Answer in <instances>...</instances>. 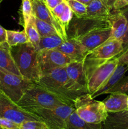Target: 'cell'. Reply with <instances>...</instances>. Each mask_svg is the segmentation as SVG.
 I'll list each match as a JSON object with an SVG mask.
<instances>
[{
	"label": "cell",
	"instance_id": "1",
	"mask_svg": "<svg viewBox=\"0 0 128 129\" xmlns=\"http://www.w3.org/2000/svg\"><path fill=\"white\" fill-rule=\"evenodd\" d=\"M36 83L72 102L78 97L88 93L85 87L69 79L65 66L56 68L43 74Z\"/></svg>",
	"mask_w": 128,
	"mask_h": 129
},
{
	"label": "cell",
	"instance_id": "2",
	"mask_svg": "<svg viewBox=\"0 0 128 129\" xmlns=\"http://www.w3.org/2000/svg\"><path fill=\"white\" fill-rule=\"evenodd\" d=\"M10 51L21 76L33 83H38L41 76L38 50L28 42L10 47Z\"/></svg>",
	"mask_w": 128,
	"mask_h": 129
},
{
	"label": "cell",
	"instance_id": "3",
	"mask_svg": "<svg viewBox=\"0 0 128 129\" xmlns=\"http://www.w3.org/2000/svg\"><path fill=\"white\" fill-rule=\"evenodd\" d=\"M118 64L117 57L107 60L85 58L84 71L87 93L92 95L96 92L112 74Z\"/></svg>",
	"mask_w": 128,
	"mask_h": 129
},
{
	"label": "cell",
	"instance_id": "4",
	"mask_svg": "<svg viewBox=\"0 0 128 129\" xmlns=\"http://www.w3.org/2000/svg\"><path fill=\"white\" fill-rule=\"evenodd\" d=\"M16 103L23 108L31 107L49 108L61 105L74 107V102L48 90L36 83L26 91Z\"/></svg>",
	"mask_w": 128,
	"mask_h": 129
},
{
	"label": "cell",
	"instance_id": "5",
	"mask_svg": "<svg viewBox=\"0 0 128 129\" xmlns=\"http://www.w3.org/2000/svg\"><path fill=\"white\" fill-rule=\"evenodd\" d=\"M74 107L78 116L88 123H103L108 115L103 102L96 100L89 93L77 98Z\"/></svg>",
	"mask_w": 128,
	"mask_h": 129
},
{
	"label": "cell",
	"instance_id": "6",
	"mask_svg": "<svg viewBox=\"0 0 128 129\" xmlns=\"http://www.w3.org/2000/svg\"><path fill=\"white\" fill-rule=\"evenodd\" d=\"M23 109L36 116L40 121L46 123L50 129H65L68 118L75 110L74 107L70 105L49 108L31 107Z\"/></svg>",
	"mask_w": 128,
	"mask_h": 129
},
{
	"label": "cell",
	"instance_id": "7",
	"mask_svg": "<svg viewBox=\"0 0 128 129\" xmlns=\"http://www.w3.org/2000/svg\"><path fill=\"white\" fill-rule=\"evenodd\" d=\"M34 83L23 77L0 69V90L16 103Z\"/></svg>",
	"mask_w": 128,
	"mask_h": 129
},
{
	"label": "cell",
	"instance_id": "8",
	"mask_svg": "<svg viewBox=\"0 0 128 129\" xmlns=\"http://www.w3.org/2000/svg\"><path fill=\"white\" fill-rule=\"evenodd\" d=\"M109 26H111L109 18H95L86 16L83 17L73 16L67 30V39L79 40L82 37L94 30Z\"/></svg>",
	"mask_w": 128,
	"mask_h": 129
},
{
	"label": "cell",
	"instance_id": "9",
	"mask_svg": "<svg viewBox=\"0 0 128 129\" xmlns=\"http://www.w3.org/2000/svg\"><path fill=\"white\" fill-rule=\"evenodd\" d=\"M0 118H6L19 125L27 120H39L38 118L19 106L0 90Z\"/></svg>",
	"mask_w": 128,
	"mask_h": 129
},
{
	"label": "cell",
	"instance_id": "10",
	"mask_svg": "<svg viewBox=\"0 0 128 129\" xmlns=\"http://www.w3.org/2000/svg\"><path fill=\"white\" fill-rule=\"evenodd\" d=\"M38 61L43 75L56 68L66 66L72 60L58 49H43L38 51Z\"/></svg>",
	"mask_w": 128,
	"mask_h": 129
},
{
	"label": "cell",
	"instance_id": "11",
	"mask_svg": "<svg viewBox=\"0 0 128 129\" xmlns=\"http://www.w3.org/2000/svg\"><path fill=\"white\" fill-rule=\"evenodd\" d=\"M124 51L122 42L119 39L109 38L97 47L89 52L87 59L107 60L116 57Z\"/></svg>",
	"mask_w": 128,
	"mask_h": 129
},
{
	"label": "cell",
	"instance_id": "12",
	"mask_svg": "<svg viewBox=\"0 0 128 129\" xmlns=\"http://www.w3.org/2000/svg\"><path fill=\"white\" fill-rule=\"evenodd\" d=\"M33 12L34 16L37 18L50 24L57 31L59 35L65 40H67V35L65 29L58 21L53 13L46 5L42 0H32Z\"/></svg>",
	"mask_w": 128,
	"mask_h": 129
},
{
	"label": "cell",
	"instance_id": "13",
	"mask_svg": "<svg viewBox=\"0 0 128 129\" xmlns=\"http://www.w3.org/2000/svg\"><path fill=\"white\" fill-rule=\"evenodd\" d=\"M111 26L97 29L87 34L78 40L80 42L88 52L95 49L111 37Z\"/></svg>",
	"mask_w": 128,
	"mask_h": 129
},
{
	"label": "cell",
	"instance_id": "14",
	"mask_svg": "<svg viewBox=\"0 0 128 129\" xmlns=\"http://www.w3.org/2000/svg\"><path fill=\"white\" fill-rule=\"evenodd\" d=\"M56 49L67 55L72 61H84L89 53L79 40L74 39L65 40Z\"/></svg>",
	"mask_w": 128,
	"mask_h": 129
},
{
	"label": "cell",
	"instance_id": "15",
	"mask_svg": "<svg viewBox=\"0 0 128 129\" xmlns=\"http://www.w3.org/2000/svg\"><path fill=\"white\" fill-rule=\"evenodd\" d=\"M111 26V38L121 40L125 36L127 29V20L120 10H113L109 17Z\"/></svg>",
	"mask_w": 128,
	"mask_h": 129
},
{
	"label": "cell",
	"instance_id": "16",
	"mask_svg": "<svg viewBox=\"0 0 128 129\" xmlns=\"http://www.w3.org/2000/svg\"><path fill=\"white\" fill-rule=\"evenodd\" d=\"M128 71V66L119 63L115 71L113 72L110 76L105 81L101 87L91 95L93 98L99 96L102 94H106L110 89L116 85L118 82L124 76V74Z\"/></svg>",
	"mask_w": 128,
	"mask_h": 129
},
{
	"label": "cell",
	"instance_id": "17",
	"mask_svg": "<svg viewBox=\"0 0 128 129\" xmlns=\"http://www.w3.org/2000/svg\"><path fill=\"white\" fill-rule=\"evenodd\" d=\"M110 95L105 98L103 103L108 112H119L127 110V93L115 92L110 93Z\"/></svg>",
	"mask_w": 128,
	"mask_h": 129
},
{
	"label": "cell",
	"instance_id": "18",
	"mask_svg": "<svg viewBox=\"0 0 128 129\" xmlns=\"http://www.w3.org/2000/svg\"><path fill=\"white\" fill-rule=\"evenodd\" d=\"M0 69L21 76L6 42L0 44Z\"/></svg>",
	"mask_w": 128,
	"mask_h": 129
},
{
	"label": "cell",
	"instance_id": "19",
	"mask_svg": "<svg viewBox=\"0 0 128 129\" xmlns=\"http://www.w3.org/2000/svg\"><path fill=\"white\" fill-rule=\"evenodd\" d=\"M104 129H128V110L119 112H108L103 122Z\"/></svg>",
	"mask_w": 128,
	"mask_h": 129
},
{
	"label": "cell",
	"instance_id": "20",
	"mask_svg": "<svg viewBox=\"0 0 128 129\" xmlns=\"http://www.w3.org/2000/svg\"><path fill=\"white\" fill-rule=\"evenodd\" d=\"M65 71L69 79L86 88L84 60L72 61L65 66Z\"/></svg>",
	"mask_w": 128,
	"mask_h": 129
},
{
	"label": "cell",
	"instance_id": "21",
	"mask_svg": "<svg viewBox=\"0 0 128 129\" xmlns=\"http://www.w3.org/2000/svg\"><path fill=\"white\" fill-rule=\"evenodd\" d=\"M112 11L100 0H92L87 6L86 16L95 18H106L110 17Z\"/></svg>",
	"mask_w": 128,
	"mask_h": 129
},
{
	"label": "cell",
	"instance_id": "22",
	"mask_svg": "<svg viewBox=\"0 0 128 129\" xmlns=\"http://www.w3.org/2000/svg\"><path fill=\"white\" fill-rule=\"evenodd\" d=\"M51 11H53L58 21L60 23L67 31L69 23L74 16L72 11L70 9L67 0L63 1Z\"/></svg>",
	"mask_w": 128,
	"mask_h": 129
},
{
	"label": "cell",
	"instance_id": "23",
	"mask_svg": "<svg viewBox=\"0 0 128 129\" xmlns=\"http://www.w3.org/2000/svg\"><path fill=\"white\" fill-rule=\"evenodd\" d=\"M65 129H104V127L103 123H90L83 120L75 110L68 118Z\"/></svg>",
	"mask_w": 128,
	"mask_h": 129
},
{
	"label": "cell",
	"instance_id": "24",
	"mask_svg": "<svg viewBox=\"0 0 128 129\" xmlns=\"http://www.w3.org/2000/svg\"><path fill=\"white\" fill-rule=\"evenodd\" d=\"M28 41L36 48L38 49L40 41V37L35 23V16L33 15L31 16L30 20L24 28Z\"/></svg>",
	"mask_w": 128,
	"mask_h": 129
},
{
	"label": "cell",
	"instance_id": "25",
	"mask_svg": "<svg viewBox=\"0 0 128 129\" xmlns=\"http://www.w3.org/2000/svg\"><path fill=\"white\" fill-rule=\"evenodd\" d=\"M65 40L58 34L41 37L37 50L43 49H56L64 42Z\"/></svg>",
	"mask_w": 128,
	"mask_h": 129
},
{
	"label": "cell",
	"instance_id": "26",
	"mask_svg": "<svg viewBox=\"0 0 128 129\" xmlns=\"http://www.w3.org/2000/svg\"><path fill=\"white\" fill-rule=\"evenodd\" d=\"M18 13L19 24L25 28L31 16L33 15L32 0H21Z\"/></svg>",
	"mask_w": 128,
	"mask_h": 129
},
{
	"label": "cell",
	"instance_id": "27",
	"mask_svg": "<svg viewBox=\"0 0 128 129\" xmlns=\"http://www.w3.org/2000/svg\"><path fill=\"white\" fill-rule=\"evenodd\" d=\"M28 42V39L25 30L21 31L6 30V42L10 47L21 45Z\"/></svg>",
	"mask_w": 128,
	"mask_h": 129
},
{
	"label": "cell",
	"instance_id": "28",
	"mask_svg": "<svg viewBox=\"0 0 128 129\" xmlns=\"http://www.w3.org/2000/svg\"><path fill=\"white\" fill-rule=\"evenodd\" d=\"M35 23H36V28H37V30L41 37L55 35V34L59 35L57 31L51 25L36 17H35Z\"/></svg>",
	"mask_w": 128,
	"mask_h": 129
},
{
	"label": "cell",
	"instance_id": "29",
	"mask_svg": "<svg viewBox=\"0 0 128 129\" xmlns=\"http://www.w3.org/2000/svg\"><path fill=\"white\" fill-rule=\"evenodd\" d=\"M67 1L75 16L83 17L86 16L87 5L76 0H67Z\"/></svg>",
	"mask_w": 128,
	"mask_h": 129
},
{
	"label": "cell",
	"instance_id": "30",
	"mask_svg": "<svg viewBox=\"0 0 128 129\" xmlns=\"http://www.w3.org/2000/svg\"><path fill=\"white\" fill-rule=\"evenodd\" d=\"M19 129H50L44 122L40 120H27L19 125Z\"/></svg>",
	"mask_w": 128,
	"mask_h": 129
},
{
	"label": "cell",
	"instance_id": "31",
	"mask_svg": "<svg viewBox=\"0 0 128 129\" xmlns=\"http://www.w3.org/2000/svg\"><path fill=\"white\" fill-rule=\"evenodd\" d=\"M115 92H120V93H128V76L123 77L115 86H114L112 89H110L106 94H110Z\"/></svg>",
	"mask_w": 128,
	"mask_h": 129
},
{
	"label": "cell",
	"instance_id": "32",
	"mask_svg": "<svg viewBox=\"0 0 128 129\" xmlns=\"http://www.w3.org/2000/svg\"><path fill=\"white\" fill-rule=\"evenodd\" d=\"M19 125L6 118H0V129H12L18 128Z\"/></svg>",
	"mask_w": 128,
	"mask_h": 129
},
{
	"label": "cell",
	"instance_id": "33",
	"mask_svg": "<svg viewBox=\"0 0 128 129\" xmlns=\"http://www.w3.org/2000/svg\"><path fill=\"white\" fill-rule=\"evenodd\" d=\"M120 10L122 11V13L125 15V16L126 17L127 20V29L126 34H125V36L123 37V39H122L123 47H124V50H125V49L128 47V6H126V7H124L123 8L120 9Z\"/></svg>",
	"mask_w": 128,
	"mask_h": 129
},
{
	"label": "cell",
	"instance_id": "34",
	"mask_svg": "<svg viewBox=\"0 0 128 129\" xmlns=\"http://www.w3.org/2000/svg\"><path fill=\"white\" fill-rule=\"evenodd\" d=\"M119 63L128 66V47L117 57Z\"/></svg>",
	"mask_w": 128,
	"mask_h": 129
},
{
	"label": "cell",
	"instance_id": "35",
	"mask_svg": "<svg viewBox=\"0 0 128 129\" xmlns=\"http://www.w3.org/2000/svg\"><path fill=\"white\" fill-rule=\"evenodd\" d=\"M65 0H44L46 6L51 10H53L56 6L60 5V3L64 1Z\"/></svg>",
	"mask_w": 128,
	"mask_h": 129
},
{
	"label": "cell",
	"instance_id": "36",
	"mask_svg": "<svg viewBox=\"0 0 128 129\" xmlns=\"http://www.w3.org/2000/svg\"><path fill=\"white\" fill-rule=\"evenodd\" d=\"M128 6V0H116L114 3V10H119Z\"/></svg>",
	"mask_w": 128,
	"mask_h": 129
},
{
	"label": "cell",
	"instance_id": "37",
	"mask_svg": "<svg viewBox=\"0 0 128 129\" xmlns=\"http://www.w3.org/2000/svg\"><path fill=\"white\" fill-rule=\"evenodd\" d=\"M6 42V30L0 25V44Z\"/></svg>",
	"mask_w": 128,
	"mask_h": 129
},
{
	"label": "cell",
	"instance_id": "38",
	"mask_svg": "<svg viewBox=\"0 0 128 129\" xmlns=\"http://www.w3.org/2000/svg\"><path fill=\"white\" fill-rule=\"evenodd\" d=\"M104 5L106 6H107L110 10H114V3L115 2L116 0H100Z\"/></svg>",
	"mask_w": 128,
	"mask_h": 129
},
{
	"label": "cell",
	"instance_id": "39",
	"mask_svg": "<svg viewBox=\"0 0 128 129\" xmlns=\"http://www.w3.org/2000/svg\"><path fill=\"white\" fill-rule=\"evenodd\" d=\"M76 1H79V2L82 3L84 4V5H85L87 6V5H89V4L91 2L92 0H76Z\"/></svg>",
	"mask_w": 128,
	"mask_h": 129
},
{
	"label": "cell",
	"instance_id": "40",
	"mask_svg": "<svg viewBox=\"0 0 128 129\" xmlns=\"http://www.w3.org/2000/svg\"><path fill=\"white\" fill-rule=\"evenodd\" d=\"M127 109H128V96H127Z\"/></svg>",
	"mask_w": 128,
	"mask_h": 129
},
{
	"label": "cell",
	"instance_id": "41",
	"mask_svg": "<svg viewBox=\"0 0 128 129\" xmlns=\"http://www.w3.org/2000/svg\"><path fill=\"white\" fill-rule=\"evenodd\" d=\"M12 129H19V128H12Z\"/></svg>",
	"mask_w": 128,
	"mask_h": 129
},
{
	"label": "cell",
	"instance_id": "42",
	"mask_svg": "<svg viewBox=\"0 0 128 129\" xmlns=\"http://www.w3.org/2000/svg\"><path fill=\"white\" fill-rule=\"evenodd\" d=\"M3 1V0H0V3H1V1Z\"/></svg>",
	"mask_w": 128,
	"mask_h": 129
},
{
	"label": "cell",
	"instance_id": "43",
	"mask_svg": "<svg viewBox=\"0 0 128 129\" xmlns=\"http://www.w3.org/2000/svg\"><path fill=\"white\" fill-rule=\"evenodd\" d=\"M42 1H44V0H42Z\"/></svg>",
	"mask_w": 128,
	"mask_h": 129
}]
</instances>
